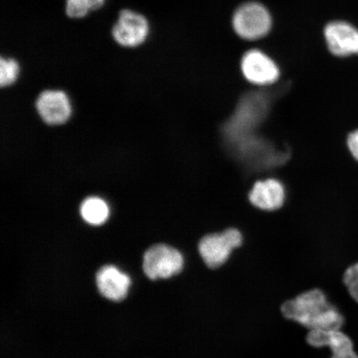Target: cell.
Segmentation results:
<instances>
[{
	"label": "cell",
	"mask_w": 358,
	"mask_h": 358,
	"mask_svg": "<svg viewBox=\"0 0 358 358\" xmlns=\"http://www.w3.org/2000/svg\"><path fill=\"white\" fill-rule=\"evenodd\" d=\"M241 66L245 78L259 86L274 83L279 78L280 71L275 62L257 49L245 53Z\"/></svg>",
	"instance_id": "obj_6"
},
{
	"label": "cell",
	"mask_w": 358,
	"mask_h": 358,
	"mask_svg": "<svg viewBox=\"0 0 358 358\" xmlns=\"http://www.w3.org/2000/svg\"><path fill=\"white\" fill-rule=\"evenodd\" d=\"M149 24L140 13L122 10L113 27L112 35L123 47L134 48L144 43L149 34Z\"/></svg>",
	"instance_id": "obj_5"
},
{
	"label": "cell",
	"mask_w": 358,
	"mask_h": 358,
	"mask_svg": "<svg viewBox=\"0 0 358 358\" xmlns=\"http://www.w3.org/2000/svg\"><path fill=\"white\" fill-rule=\"evenodd\" d=\"M96 285L100 293L112 301H122L127 296L131 278L114 266H105L96 274Z\"/></svg>",
	"instance_id": "obj_10"
},
{
	"label": "cell",
	"mask_w": 358,
	"mask_h": 358,
	"mask_svg": "<svg viewBox=\"0 0 358 358\" xmlns=\"http://www.w3.org/2000/svg\"><path fill=\"white\" fill-rule=\"evenodd\" d=\"M185 266L181 252L168 245H155L145 254L143 268L150 280L169 279L179 274Z\"/></svg>",
	"instance_id": "obj_4"
},
{
	"label": "cell",
	"mask_w": 358,
	"mask_h": 358,
	"mask_svg": "<svg viewBox=\"0 0 358 358\" xmlns=\"http://www.w3.org/2000/svg\"><path fill=\"white\" fill-rule=\"evenodd\" d=\"M243 241V235L235 228L205 236L199 245L200 257L208 268H217L228 261L232 252L240 248Z\"/></svg>",
	"instance_id": "obj_3"
},
{
	"label": "cell",
	"mask_w": 358,
	"mask_h": 358,
	"mask_svg": "<svg viewBox=\"0 0 358 358\" xmlns=\"http://www.w3.org/2000/svg\"><path fill=\"white\" fill-rule=\"evenodd\" d=\"M285 319L312 330H341L345 319L320 289L306 291L280 308Z\"/></svg>",
	"instance_id": "obj_1"
},
{
	"label": "cell",
	"mask_w": 358,
	"mask_h": 358,
	"mask_svg": "<svg viewBox=\"0 0 358 358\" xmlns=\"http://www.w3.org/2000/svg\"><path fill=\"white\" fill-rule=\"evenodd\" d=\"M285 192L283 185L275 179L259 181L254 185L249 199L255 207L265 211H274L283 205Z\"/></svg>",
	"instance_id": "obj_11"
},
{
	"label": "cell",
	"mask_w": 358,
	"mask_h": 358,
	"mask_svg": "<svg viewBox=\"0 0 358 358\" xmlns=\"http://www.w3.org/2000/svg\"><path fill=\"white\" fill-rule=\"evenodd\" d=\"M36 108L43 122L50 125L66 123L73 111L69 96L57 90H46L40 94Z\"/></svg>",
	"instance_id": "obj_8"
},
{
	"label": "cell",
	"mask_w": 358,
	"mask_h": 358,
	"mask_svg": "<svg viewBox=\"0 0 358 358\" xmlns=\"http://www.w3.org/2000/svg\"><path fill=\"white\" fill-rule=\"evenodd\" d=\"M348 145L353 157L358 161V131L349 134Z\"/></svg>",
	"instance_id": "obj_16"
},
{
	"label": "cell",
	"mask_w": 358,
	"mask_h": 358,
	"mask_svg": "<svg viewBox=\"0 0 358 358\" xmlns=\"http://www.w3.org/2000/svg\"><path fill=\"white\" fill-rule=\"evenodd\" d=\"M83 220L90 225L100 226L110 216V208L105 200L98 196H90L83 201L80 208Z\"/></svg>",
	"instance_id": "obj_12"
},
{
	"label": "cell",
	"mask_w": 358,
	"mask_h": 358,
	"mask_svg": "<svg viewBox=\"0 0 358 358\" xmlns=\"http://www.w3.org/2000/svg\"><path fill=\"white\" fill-rule=\"evenodd\" d=\"M20 75V65L15 59L1 58L0 61V85L2 87L10 86Z\"/></svg>",
	"instance_id": "obj_14"
},
{
	"label": "cell",
	"mask_w": 358,
	"mask_h": 358,
	"mask_svg": "<svg viewBox=\"0 0 358 358\" xmlns=\"http://www.w3.org/2000/svg\"><path fill=\"white\" fill-rule=\"evenodd\" d=\"M306 341L313 348H329L333 355L331 358H358L352 339L341 330H312Z\"/></svg>",
	"instance_id": "obj_9"
},
{
	"label": "cell",
	"mask_w": 358,
	"mask_h": 358,
	"mask_svg": "<svg viewBox=\"0 0 358 358\" xmlns=\"http://www.w3.org/2000/svg\"><path fill=\"white\" fill-rule=\"evenodd\" d=\"M106 0H66V15L74 19H79L87 15L91 10L103 6Z\"/></svg>",
	"instance_id": "obj_13"
},
{
	"label": "cell",
	"mask_w": 358,
	"mask_h": 358,
	"mask_svg": "<svg viewBox=\"0 0 358 358\" xmlns=\"http://www.w3.org/2000/svg\"><path fill=\"white\" fill-rule=\"evenodd\" d=\"M343 280L349 294L358 303V262L347 268Z\"/></svg>",
	"instance_id": "obj_15"
},
{
	"label": "cell",
	"mask_w": 358,
	"mask_h": 358,
	"mask_svg": "<svg viewBox=\"0 0 358 358\" xmlns=\"http://www.w3.org/2000/svg\"><path fill=\"white\" fill-rule=\"evenodd\" d=\"M273 24L271 12L262 3L245 2L232 17V27L241 38L248 41L265 38L271 32Z\"/></svg>",
	"instance_id": "obj_2"
},
{
	"label": "cell",
	"mask_w": 358,
	"mask_h": 358,
	"mask_svg": "<svg viewBox=\"0 0 358 358\" xmlns=\"http://www.w3.org/2000/svg\"><path fill=\"white\" fill-rule=\"evenodd\" d=\"M327 46L332 55L348 57L358 55V30L344 21H333L324 29Z\"/></svg>",
	"instance_id": "obj_7"
}]
</instances>
